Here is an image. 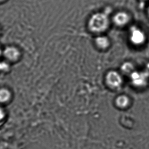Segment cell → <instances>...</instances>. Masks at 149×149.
I'll use <instances>...</instances> for the list:
<instances>
[{"mask_svg": "<svg viewBox=\"0 0 149 149\" xmlns=\"http://www.w3.org/2000/svg\"><path fill=\"white\" fill-rule=\"evenodd\" d=\"M110 19L108 14L104 12L95 13L89 18L87 26L89 30L94 33L105 32L109 28Z\"/></svg>", "mask_w": 149, "mask_h": 149, "instance_id": "cell-1", "label": "cell"}, {"mask_svg": "<svg viewBox=\"0 0 149 149\" xmlns=\"http://www.w3.org/2000/svg\"><path fill=\"white\" fill-rule=\"evenodd\" d=\"M105 82L111 89H118L123 84V78L121 74L115 70H110L105 76Z\"/></svg>", "mask_w": 149, "mask_h": 149, "instance_id": "cell-2", "label": "cell"}, {"mask_svg": "<svg viewBox=\"0 0 149 149\" xmlns=\"http://www.w3.org/2000/svg\"><path fill=\"white\" fill-rule=\"evenodd\" d=\"M130 75L131 83L134 86L136 87H144L147 85L149 78L145 71H134Z\"/></svg>", "mask_w": 149, "mask_h": 149, "instance_id": "cell-3", "label": "cell"}, {"mask_svg": "<svg viewBox=\"0 0 149 149\" xmlns=\"http://www.w3.org/2000/svg\"><path fill=\"white\" fill-rule=\"evenodd\" d=\"M130 40L133 45H141L145 42L146 36L141 29L133 26L131 27L130 31Z\"/></svg>", "mask_w": 149, "mask_h": 149, "instance_id": "cell-4", "label": "cell"}, {"mask_svg": "<svg viewBox=\"0 0 149 149\" xmlns=\"http://www.w3.org/2000/svg\"><path fill=\"white\" fill-rule=\"evenodd\" d=\"M131 16L129 13L125 11H119L114 14L112 17V22L117 26H124L129 24Z\"/></svg>", "mask_w": 149, "mask_h": 149, "instance_id": "cell-5", "label": "cell"}, {"mask_svg": "<svg viewBox=\"0 0 149 149\" xmlns=\"http://www.w3.org/2000/svg\"><path fill=\"white\" fill-rule=\"evenodd\" d=\"M115 104L119 109H126L130 104V99L127 95H119L115 100Z\"/></svg>", "mask_w": 149, "mask_h": 149, "instance_id": "cell-6", "label": "cell"}, {"mask_svg": "<svg viewBox=\"0 0 149 149\" xmlns=\"http://www.w3.org/2000/svg\"><path fill=\"white\" fill-rule=\"evenodd\" d=\"M95 43L98 47L101 49H107L110 45V41L107 37L99 36L95 39Z\"/></svg>", "mask_w": 149, "mask_h": 149, "instance_id": "cell-7", "label": "cell"}, {"mask_svg": "<svg viewBox=\"0 0 149 149\" xmlns=\"http://www.w3.org/2000/svg\"><path fill=\"white\" fill-rule=\"evenodd\" d=\"M4 56L10 61H15L19 56V52L13 47H9L5 50Z\"/></svg>", "mask_w": 149, "mask_h": 149, "instance_id": "cell-8", "label": "cell"}, {"mask_svg": "<svg viewBox=\"0 0 149 149\" xmlns=\"http://www.w3.org/2000/svg\"><path fill=\"white\" fill-rule=\"evenodd\" d=\"M121 70L125 74H131L134 71V68L133 64L130 62H125L121 66Z\"/></svg>", "mask_w": 149, "mask_h": 149, "instance_id": "cell-9", "label": "cell"}, {"mask_svg": "<svg viewBox=\"0 0 149 149\" xmlns=\"http://www.w3.org/2000/svg\"><path fill=\"white\" fill-rule=\"evenodd\" d=\"M10 92L5 89L0 90V102H6L10 99Z\"/></svg>", "mask_w": 149, "mask_h": 149, "instance_id": "cell-10", "label": "cell"}, {"mask_svg": "<svg viewBox=\"0 0 149 149\" xmlns=\"http://www.w3.org/2000/svg\"><path fill=\"white\" fill-rule=\"evenodd\" d=\"M8 65L5 63H0V69L1 70H6L8 68Z\"/></svg>", "mask_w": 149, "mask_h": 149, "instance_id": "cell-11", "label": "cell"}, {"mask_svg": "<svg viewBox=\"0 0 149 149\" xmlns=\"http://www.w3.org/2000/svg\"><path fill=\"white\" fill-rule=\"evenodd\" d=\"M4 117V113L2 109L0 107V121L3 119Z\"/></svg>", "mask_w": 149, "mask_h": 149, "instance_id": "cell-12", "label": "cell"}, {"mask_svg": "<svg viewBox=\"0 0 149 149\" xmlns=\"http://www.w3.org/2000/svg\"><path fill=\"white\" fill-rule=\"evenodd\" d=\"M145 72L147 73V74L148 75V76L149 77V63L147 65L146 67H145Z\"/></svg>", "mask_w": 149, "mask_h": 149, "instance_id": "cell-13", "label": "cell"}, {"mask_svg": "<svg viewBox=\"0 0 149 149\" xmlns=\"http://www.w3.org/2000/svg\"><path fill=\"white\" fill-rule=\"evenodd\" d=\"M147 14L148 16L149 17V4L147 8Z\"/></svg>", "mask_w": 149, "mask_h": 149, "instance_id": "cell-14", "label": "cell"}, {"mask_svg": "<svg viewBox=\"0 0 149 149\" xmlns=\"http://www.w3.org/2000/svg\"><path fill=\"white\" fill-rule=\"evenodd\" d=\"M141 2H147V1H149V0H140Z\"/></svg>", "mask_w": 149, "mask_h": 149, "instance_id": "cell-15", "label": "cell"}, {"mask_svg": "<svg viewBox=\"0 0 149 149\" xmlns=\"http://www.w3.org/2000/svg\"><path fill=\"white\" fill-rule=\"evenodd\" d=\"M4 1V0H0V1Z\"/></svg>", "mask_w": 149, "mask_h": 149, "instance_id": "cell-16", "label": "cell"}, {"mask_svg": "<svg viewBox=\"0 0 149 149\" xmlns=\"http://www.w3.org/2000/svg\"><path fill=\"white\" fill-rule=\"evenodd\" d=\"M1 50H0V55H1Z\"/></svg>", "mask_w": 149, "mask_h": 149, "instance_id": "cell-17", "label": "cell"}]
</instances>
